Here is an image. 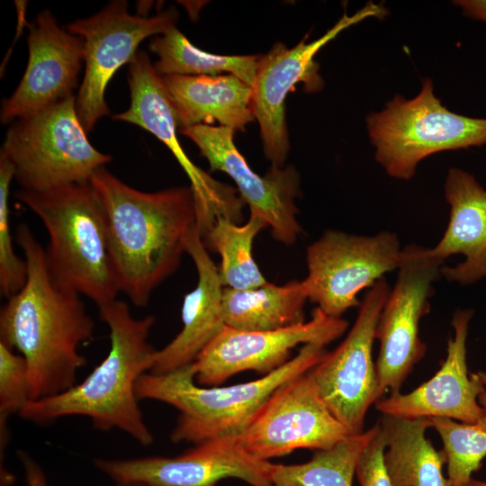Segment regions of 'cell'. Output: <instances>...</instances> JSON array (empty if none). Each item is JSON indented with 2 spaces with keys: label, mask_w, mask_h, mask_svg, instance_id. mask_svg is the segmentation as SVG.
Returning <instances> with one entry per match:
<instances>
[{
  "label": "cell",
  "mask_w": 486,
  "mask_h": 486,
  "mask_svg": "<svg viewBox=\"0 0 486 486\" xmlns=\"http://www.w3.org/2000/svg\"><path fill=\"white\" fill-rule=\"evenodd\" d=\"M326 353L325 346L305 344L269 374L225 387L198 385L193 364L162 374L149 372L138 379L135 393L139 400H155L178 410L170 435L174 443L237 436L277 388L309 372Z\"/></svg>",
  "instance_id": "5b68a950"
},
{
  "label": "cell",
  "mask_w": 486,
  "mask_h": 486,
  "mask_svg": "<svg viewBox=\"0 0 486 486\" xmlns=\"http://www.w3.org/2000/svg\"><path fill=\"white\" fill-rule=\"evenodd\" d=\"M16 242L28 266L23 287L0 310V342L20 352L28 367L31 400L63 392L76 384L86 364L79 346L94 335V322L80 294L51 277L45 249L29 226L20 224Z\"/></svg>",
  "instance_id": "6da1fadb"
},
{
  "label": "cell",
  "mask_w": 486,
  "mask_h": 486,
  "mask_svg": "<svg viewBox=\"0 0 486 486\" xmlns=\"http://www.w3.org/2000/svg\"><path fill=\"white\" fill-rule=\"evenodd\" d=\"M17 456L22 464L27 486H50L40 464L25 451H18Z\"/></svg>",
  "instance_id": "1f68e13d"
},
{
  "label": "cell",
  "mask_w": 486,
  "mask_h": 486,
  "mask_svg": "<svg viewBox=\"0 0 486 486\" xmlns=\"http://www.w3.org/2000/svg\"><path fill=\"white\" fill-rule=\"evenodd\" d=\"M71 95L41 111L14 122L1 154L14 166L21 189L42 191L89 182L112 160L87 139Z\"/></svg>",
  "instance_id": "52a82bcc"
},
{
  "label": "cell",
  "mask_w": 486,
  "mask_h": 486,
  "mask_svg": "<svg viewBox=\"0 0 486 486\" xmlns=\"http://www.w3.org/2000/svg\"><path fill=\"white\" fill-rule=\"evenodd\" d=\"M366 128L375 160L389 176L402 180L412 178L428 156L486 144V118L448 110L435 95L429 78L415 97L396 94L383 110L369 113Z\"/></svg>",
  "instance_id": "8992f818"
},
{
  "label": "cell",
  "mask_w": 486,
  "mask_h": 486,
  "mask_svg": "<svg viewBox=\"0 0 486 486\" xmlns=\"http://www.w3.org/2000/svg\"><path fill=\"white\" fill-rule=\"evenodd\" d=\"M308 296L302 281L283 285L234 290L224 287L221 310L225 326L243 331H267L304 322Z\"/></svg>",
  "instance_id": "cb8c5ba5"
},
{
  "label": "cell",
  "mask_w": 486,
  "mask_h": 486,
  "mask_svg": "<svg viewBox=\"0 0 486 486\" xmlns=\"http://www.w3.org/2000/svg\"><path fill=\"white\" fill-rule=\"evenodd\" d=\"M449 204V221L438 243L426 253L445 260L460 254L464 260L454 266H442L441 275L449 282L468 285L486 278V190L470 173L450 168L444 185Z\"/></svg>",
  "instance_id": "44dd1931"
},
{
  "label": "cell",
  "mask_w": 486,
  "mask_h": 486,
  "mask_svg": "<svg viewBox=\"0 0 486 486\" xmlns=\"http://www.w3.org/2000/svg\"><path fill=\"white\" fill-rule=\"evenodd\" d=\"M117 486H149V485L143 484V483L132 482V483L117 484Z\"/></svg>",
  "instance_id": "d590c367"
},
{
  "label": "cell",
  "mask_w": 486,
  "mask_h": 486,
  "mask_svg": "<svg viewBox=\"0 0 486 486\" xmlns=\"http://www.w3.org/2000/svg\"><path fill=\"white\" fill-rule=\"evenodd\" d=\"M444 261L410 244L402 248L398 276L378 319L375 339L379 352L375 363L382 396L400 392L406 378L426 353L419 337V321L430 310L434 283L441 276Z\"/></svg>",
  "instance_id": "9c48e42d"
},
{
  "label": "cell",
  "mask_w": 486,
  "mask_h": 486,
  "mask_svg": "<svg viewBox=\"0 0 486 486\" xmlns=\"http://www.w3.org/2000/svg\"><path fill=\"white\" fill-rule=\"evenodd\" d=\"M128 82L130 105L112 119L145 129L173 153L191 182L196 202V227L201 236L218 216H225L238 224L245 202L237 190L212 177L185 154L177 139V113L161 76L145 51H138L130 60Z\"/></svg>",
  "instance_id": "4fadbf2b"
},
{
  "label": "cell",
  "mask_w": 486,
  "mask_h": 486,
  "mask_svg": "<svg viewBox=\"0 0 486 486\" xmlns=\"http://www.w3.org/2000/svg\"><path fill=\"white\" fill-rule=\"evenodd\" d=\"M148 48L158 57L153 66L161 76L227 73L234 75L251 87L261 57V55L223 56L202 51L194 46L176 27L153 38Z\"/></svg>",
  "instance_id": "484cf974"
},
{
  "label": "cell",
  "mask_w": 486,
  "mask_h": 486,
  "mask_svg": "<svg viewBox=\"0 0 486 486\" xmlns=\"http://www.w3.org/2000/svg\"><path fill=\"white\" fill-rule=\"evenodd\" d=\"M480 380L482 384V390L478 397L479 404L486 410V373L478 372Z\"/></svg>",
  "instance_id": "836d02e7"
},
{
  "label": "cell",
  "mask_w": 486,
  "mask_h": 486,
  "mask_svg": "<svg viewBox=\"0 0 486 486\" xmlns=\"http://www.w3.org/2000/svg\"><path fill=\"white\" fill-rule=\"evenodd\" d=\"M349 435L324 403L307 372L277 388L237 440L251 455L269 461L297 449H326Z\"/></svg>",
  "instance_id": "5bb4252c"
},
{
  "label": "cell",
  "mask_w": 486,
  "mask_h": 486,
  "mask_svg": "<svg viewBox=\"0 0 486 486\" xmlns=\"http://www.w3.org/2000/svg\"><path fill=\"white\" fill-rule=\"evenodd\" d=\"M29 59L13 94L3 102L1 122L29 116L73 94L85 62L81 37L61 29L49 10L29 26Z\"/></svg>",
  "instance_id": "ac0fdd59"
},
{
  "label": "cell",
  "mask_w": 486,
  "mask_h": 486,
  "mask_svg": "<svg viewBox=\"0 0 486 486\" xmlns=\"http://www.w3.org/2000/svg\"><path fill=\"white\" fill-rule=\"evenodd\" d=\"M401 251L394 232L374 236L328 230L306 251L308 274L302 280L308 300L333 318L360 307L358 293L398 270Z\"/></svg>",
  "instance_id": "ba28073f"
},
{
  "label": "cell",
  "mask_w": 486,
  "mask_h": 486,
  "mask_svg": "<svg viewBox=\"0 0 486 486\" xmlns=\"http://www.w3.org/2000/svg\"><path fill=\"white\" fill-rule=\"evenodd\" d=\"M386 440L384 465L392 486H450L443 474L446 456L426 437L429 418L382 415L379 421Z\"/></svg>",
  "instance_id": "603a6c76"
},
{
  "label": "cell",
  "mask_w": 486,
  "mask_h": 486,
  "mask_svg": "<svg viewBox=\"0 0 486 486\" xmlns=\"http://www.w3.org/2000/svg\"><path fill=\"white\" fill-rule=\"evenodd\" d=\"M179 132L199 148L212 171H221L237 184L250 214L261 218L272 236L285 245L293 244L302 227L297 220L295 199L300 194V176L292 166H272L264 176L255 173L234 143L235 130L224 126L197 124Z\"/></svg>",
  "instance_id": "e0dca14e"
},
{
  "label": "cell",
  "mask_w": 486,
  "mask_h": 486,
  "mask_svg": "<svg viewBox=\"0 0 486 486\" xmlns=\"http://www.w3.org/2000/svg\"><path fill=\"white\" fill-rule=\"evenodd\" d=\"M347 327L346 320L330 317L318 307L309 321L284 328L243 331L224 326L193 363L195 382L216 386L248 370L262 376L269 374L291 359L296 346L314 343L326 346Z\"/></svg>",
  "instance_id": "2e32d148"
},
{
  "label": "cell",
  "mask_w": 486,
  "mask_h": 486,
  "mask_svg": "<svg viewBox=\"0 0 486 486\" xmlns=\"http://www.w3.org/2000/svg\"><path fill=\"white\" fill-rule=\"evenodd\" d=\"M185 253L194 263L197 283L184 298L181 330L156 352L150 371L153 374H166L193 364L225 326L221 310L223 286L219 268L204 247L196 226L188 235Z\"/></svg>",
  "instance_id": "ffe728a7"
},
{
  "label": "cell",
  "mask_w": 486,
  "mask_h": 486,
  "mask_svg": "<svg viewBox=\"0 0 486 486\" xmlns=\"http://www.w3.org/2000/svg\"><path fill=\"white\" fill-rule=\"evenodd\" d=\"M31 400L28 367L22 356L0 342V448L10 441L9 418Z\"/></svg>",
  "instance_id": "f546056e"
},
{
  "label": "cell",
  "mask_w": 486,
  "mask_h": 486,
  "mask_svg": "<svg viewBox=\"0 0 486 486\" xmlns=\"http://www.w3.org/2000/svg\"><path fill=\"white\" fill-rule=\"evenodd\" d=\"M14 178V166L0 155V292L8 299L25 284L28 266L13 247L10 228L9 194Z\"/></svg>",
  "instance_id": "f1b7e54d"
},
{
  "label": "cell",
  "mask_w": 486,
  "mask_h": 486,
  "mask_svg": "<svg viewBox=\"0 0 486 486\" xmlns=\"http://www.w3.org/2000/svg\"><path fill=\"white\" fill-rule=\"evenodd\" d=\"M15 196L40 218L49 234L45 258L52 279L97 307L116 300L121 287L104 211L91 184L20 189Z\"/></svg>",
  "instance_id": "277c9868"
},
{
  "label": "cell",
  "mask_w": 486,
  "mask_h": 486,
  "mask_svg": "<svg viewBox=\"0 0 486 486\" xmlns=\"http://www.w3.org/2000/svg\"><path fill=\"white\" fill-rule=\"evenodd\" d=\"M429 418L443 441L450 486H465L486 456V410L475 423Z\"/></svg>",
  "instance_id": "83f0119b"
},
{
  "label": "cell",
  "mask_w": 486,
  "mask_h": 486,
  "mask_svg": "<svg viewBox=\"0 0 486 486\" xmlns=\"http://www.w3.org/2000/svg\"><path fill=\"white\" fill-rule=\"evenodd\" d=\"M465 486H486V482L472 478Z\"/></svg>",
  "instance_id": "e575fe53"
},
{
  "label": "cell",
  "mask_w": 486,
  "mask_h": 486,
  "mask_svg": "<svg viewBox=\"0 0 486 486\" xmlns=\"http://www.w3.org/2000/svg\"><path fill=\"white\" fill-rule=\"evenodd\" d=\"M94 464L117 484L217 486L236 478L251 486H273V464L248 454L237 436L205 440L175 457L97 458Z\"/></svg>",
  "instance_id": "9a60e30c"
},
{
  "label": "cell",
  "mask_w": 486,
  "mask_h": 486,
  "mask_svg": "<svg viewBox=\"0 0 486 486\" xmlns=\"http://www.w3.org/2000/svg\"><path fill=\"white\" fill-rule=\"evenodd\" d=\"M390 291L385 277L378 280L364 296L345 339L308 372L324 403L350 435L364 431L369 408L382 397L372 351Z\"/></svg>",
  "instance_id": "8fae6325"
},
{
  "label": "cell",
  "mask_w": 486,
  "mask_h": 486,
  "mask_svg": "<svg viewBox=\"0 0 486 486\" xmlns=\"http://www.w3.org/2000/svg\"><path fill=\"white\" fill-rule=\"evenodd\" d=\"M178 17L173 6L152 17L133 15L126 1L117 0L95 14L68 25L67 30L85 43V76L75 106L86 132L110 112L105 90L114 73L130 62L143 40L176 27Z\"/></svg>",
  "instance_id": "30bf717a"
},
{
  "label": "cell",
  "mask_w": 486,
  "mask_h": 486,
  "mask_svg": "<svg viewBox=\"0 0 486 486\" xmlns=\"http://www.w3.org/2000/svg\"><path fill=\"white\" fill-rule=\"evenodd\" d=\"M268 225L261 218L251 215L244 225L225 216H218L202 240L209 251L220 257L219 275L223 287L246 290L268 283L252 255L255 238Z\"/></svg>",
  "instance_id": "d4e9b609"
},
{
  "label": "cell",
  "mask_w": 486,
  "mask_h": 486,
  "mask_svg": "<svg viewBox=\"0 0 486 486\" xmlns=\"http://www.w3.org/2000/svg\"><path fill=\"white\" fill-rule=\"evenodd\" d=\"M104 211L111 256L124 292L138 308L178 269L196 202L191 186L142 192L105 166L90 178Z\"/></svg>",
  "instance_id": "7a4b0ae2"
},
{
  "label": "cell",
  "mask_w": 486,
  "mask_h": 486,
  "mask_svg": "<svg viewBox=\"0 0 486 486\" xmlns=\"http://www.w3.org/2000/svg\"><path fill=\"white\" fill-rule=\"evenodd\" d=\"M98 309L110 330L106 357L82 382L54 396L30 400L19 416L40 426L83 416L97 430L118 428L141 446H150L154 436L144 421L135 384L154 364L157 350L148 337L155 317L136 319L128 303L117 299Z\"/></svg>",
  "instance_id": "3957f363"
},
{
  "label": "cell",
  "mask_w": 486,
  "mask_h": 486,
  "mask_svg": "<svg viewBox=\"0 0 486 486\" xmlns=\"http://www.w3.org/2000/svg\"><path fill=\"white\" fill-rule=\"evenodd\" d=\"M162 81L178 117L179 129L218 122L244 130L254 121L253 89L234 75H166Z\"/></svg>",
  "instance_id": "7402d4cb"
},
{
  "label": "cell",
  "mask_w": 486,
  "mask_h": 486,
  "mask_svg": "<svg viewBox=\"0 0 486 486\" xmlns=\"http://www.w3.org/2000/svg\"><path fill=\"white\" fill-rule=\"evenodd\" d=\"M377 428L349 435L299 464H273V486H352L359 455Z\"/></svg>",
  "instance_id": "4316f807"
},
{
  "label": "cell",
  "mask_w": 486,
  "mask_h": 486,
  "mask_svg": "<svg viewBox=\"0 0 486 486\" xmlns=\"http://www.w3.org/2000/svg\"><path fill=\"white\" fill-rule=\"evenodd\" d=\"M383 4L367 3L352 15L343 16L320 38L306 42L302 39L292 49L275 43L257 64L252 86V111L258 122L265 157L272 166L284 167L290 149L285 119L287 94L300 82L308 91L320 90L323 81L314 62L317 52L342 31L369 17L383 18Z\"/></svg>",
  "instance_id": "7c38bea8"
},
{
  "label": "cell",
  "mask_w": 486,
  "mask_h": 486,
  "mask_svg": "<svg viewBox=\"0 0 486 486\" xmlns=\"http://www.w3.org/2000/svg\"><path fill=\"white\" fill-rule=\"evenodd\" d=\"M453 4L462 9L464 16L486 22V0H457Z\"/></svg>",
  "instance_id": "d6a6232c"
},
{
  "label": "cell",
  "mask_w": 486,
  "mask_h": 486,
  "mask_svg": "<svg viewBox=\"0 0 486 486\" xmlns=\"http://www.w3.org/2000/svg\"><path fill=\"white\" fill-rule=\"evenodd\" d=\"M385 448V436L378 422L356 464V475L360 486H392L383 461Z\"/></svg>",
  "instance_id": "4dcf8cb0"
},
{
  "label": "cell",
  "mask_w": 486,
  "mask_h": 486,
  "mask_svg": "<svg viewBox=\"0 0 486 486\" xmlns=\"http://www.w3.org/2000/svg\"><path fill=\"white\" fill-rule=\"evenodd\" d=\"M473 314L471 309L454 313V336L447 342L446 359L435 375L409 393L391 394L377 400V410L382 415L401 418L477 422L485 413L478 401L482 384L478 373L469 374L466 364V340Z\"/></svg>",
  "instance_id": "d6986e66"
}]
</instances>
